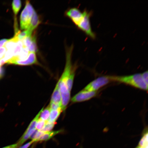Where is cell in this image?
Instances as JSON below:
<instances>
[{
    "label": "cell",
    "instance_id": "obj_9",
    "mask_svg": "<svg viewBox=\"0 0 148 148\" xmlns=\"http://www.w3.org/2000/svg\"><path fill=\"white\" fill-rule=\"evenodd\" d=\"M65 14L77 26L84 16V12H81L78 8H73L66 11Z\"/></svg>",
    "mask_w": 148,
    "mask_h": 148
},
{
    "label": "cell",
    "instance_id": "obj_3",
    "mask_svg": "<svg viewBox=\"0 0 148 148\" xmlns=\"http://www.w3.org/2000/svg\"><path fill=\"white\" fill-rule=\"evenodd\" d=\"M34 10L30 2L26 1L25 7L20 16V26L21 29L26 30L28 28Z\"/></svg>",
    "mask_w": 148,
    "mask_h": 148
},
{
    "label": "cell",
    "instance_id": "obj_2",
    "mask_svg": "<svg viewBox=\"0 0 148 148\" xmlns=\"http://www.w3.org/2000/svg\"><path fill=\"white\" fill-rule=\"evenodd\" d=\"M112 81H115L130 85L142 90H148V85L144 82L141 74L119 76L110 75Z\"/></svg>",
    "mask_w": 148,
    "mask_h": 148
},
{
    "label": "cell",
    "instance_id": "obj_24",
    "mask_svg": "<svg viewBox=\"0 0 148 148\" xmlns=\"http://www.w3.org/2000/svg\"><path fill=\"white\" fill-rule=\"evenodd\" d=\"M8 39H3L0 40V48L3 47L6 42L9 41Z\"/></svg>",
    "mask_w": 148,
    "mask_h": 148
},
{
    "label": "cell",
    "instance_id": "obj_12",
    "mask_svg": "<svg viewBox=\"0 0 148 148\" xmlns=\"http://www.w3.org/2000/svg\"><path fill=\"white\" fill-rule=\"evenodd\" d=\"M40 23V21L39 18L36 11L34 10L31 18L30 25L27 29L32 32L33 31L38 27Z\"/></svg>",
    "mask_w": 148,
    "mask_h": 148
},
{
    "label": "cell",
    "instance_id": "obj_1",
    "mask_svg": "<svg viewBox=\"0 0 148 148\" xmlns=\"http://www.w3.org/2000/svg\"><path fill=\"white\" fill-rule=\"evenodd\" d=\"M73 50L71 48L66 49L65 67L62 76L57 83L62 97V111L66 110L70 99V92L68 89L67 82L73 66L71 61Z\"/></svg>",
    "mask_w": 148,
    "mask_h": 148
},
{
    "label": "cell",
    "instance_id": "obj_16",
    "mask_svg": "<svg viewBox=\"0 0 148 148\" xmlns=\"http://www.w3.org/2000/svg\"><path fill=\"white\" fill-rule=\"evenodd\" d=\"M51 108L49 106H48L44 110H42L40 114L39 118L44 121L47 122L49 119L51 112Z\"/></svg>",
    "mask_w": 148,
    "mask_h": 148
},
{
    "label": "cell",
    "instance_id": "obj_23",
    "mask_svg": "<svg viewBox=\"0 0 148 148\" xmlns=\"http://www.w3.org/2000/svg\"><path fill=\"white\" fill-rule=\"evenodd\" d=\"M34 143V142L33 140H31V141L28 142V143L24 144V145L21 146V147L18 148H29Z\"/></svg>",
    "mask_w": 148,
    "mask_h": 148
},
{
    "label": "cell",
    "instance_id": "obj_5",
    "mask_svg": "<svg viewBox=\"0 0 148 148\" xmlns=\"http://www.w3.org/2000/svg\"><path fill=\"white\" fill-rule=\"evenodd\" d=\"M112 82L110 75L98 77L88 84L83 90L90 92H96L103 87Z\"/></svg>",
    "mask_w": 148,
    "mask_h": 148
},
{
    "label": "cell",
    "instance_id": "obj_15",
    "mask_svg": "<svg viewBox=\"0 0 148 148\" xmlns=\"http://www.w3.org/2000/svg\"><path fill=\"white\" fill-rule=\"evenodd\" d=\"M148 131L147 130L143 134L138 147L136 148H148Z\"/></svg>",
    "mask_w": 148,
    "mask_h": 148
},
{
    "label": "cell",
    "instance_id": "obj_11",
    "mask_svg": "<svg viewBox=\"0 0 148 148\" xmlns=\"http://www.w3.org/2000/svg\"><path fill=\"white\" fill-rule=\"evenodd\" d=\"M62 132V130H60L55 131H51L49 132H44V134L37 140L36 142H39L47 141L57 134Z\"/></svg>",
    "mask_w": 148,
    "mask_h": 148
},
{
    "label": "cell",
    "instance_id": "obj_6",
    "mask_svg": "<svg viewBox=\"0 0 148 148\" xmlns=\"http://www.w3.org/2000/svg\"><path fill=\"white\" fill-rule=\"evenodd\" d=\"M8 64L18 65L20 66H28L33 64H38L36 53L34 52L29 53L26 59L24 60H19L13 56L5 62Z\"/></svg>",
    "mask_w": 148,
    "mask_h": 148
},
{
    "label": "cell",
    "instance_id": "obj_22",
    "mask_svg": "<svg viewBox=\"0 0 148 148\" xmlns=\"http://www.w3.org/2000/svg\"><path fill=\"white\" fill-rule=\"evenodd\" d=\"M19 144L17 143L12 144V145L6 146L1 148H18L20 147Z\"/></svg>",
    "mask_w": 148,
    "mask_h": 148
},
{
    "label": "cell",
    "instance_id": "obj_20",
    "mask_svg": "<svg viewBox=\"0 0 148 148\" xmlns=\"http://www.w3.org/2000/svg\"><path fill=\"white\" fill-rule=\"evenodd\" d=\"M7 49L4 46L0 48V62L4 58Z\"/></svg>",
    "mask_w": 148,
    "mask_h": 148
},
{
    "label": "cell",
    "instance_id": "obj_8",
    "mask_svg": "<svg viewBox=\"0 0 148 148\" xmlns=\"http://www.w3.org/2000/svg\"><path fill=\"white\" fill-rule=\"evenodd\" d=\"M97 94V91L90 92L83 90L74 96L71 101L73 103L86 101L95 97Z\"/></svg>",
    "mask_w": 148,
    "mask_h": 148
},
{
    "label": "cell",
    "instance_id": "obj_13",
    "mask_svg": "<svg viewBox=\"0 0 148 148\" xmlns=\"http://www.w3.org/2000/svg\"><path fill=\"white\" fill-rule=\"evenodd\" d=\"M62 112V108L56 110H51L49 119L47 121L51 123H55Z\"/></svg>",
    "mask_w": 148,
    "mask_h": 148
},
{
    "label": "cell",
    "instance_id": "obj_14",
    "mask_svg": "<svg viewBox=\"0 0 148 148\" xmlns=\"http://www.w3.org/2000/svg\"><path fill=\"white\" fill-rule=\"evenodd\" d=\"M77 69V66H73L72 68L71 73H70L69 78H68L67 86L68 90L70 92H71L72 88H73L74 78L75 75V72Z\"/></svg>",
    "mask_w": 148,
    "mask_h": 148
},
{
    "label": "cell",
    "instance_id": "obj_21",
    "mask_svg": "<svg viewBox=\"0 0 148 148\" xmlns=\"http://www.w3.org/2000/svg\"><path fill=\"white\" fill-rule=\"evenodd\" d=\"M148 71H147L144 72L143 73L141 74L142 78L144 82H145L146 84L148 85Z\"/></svg>",
    "mask_w": 148,
    "mask_h": 148
},
{
    "label": "cell",
    "instance_id": "obj_25",
    "mask_svg": "<svg viewBox=\"0 0 148 148\" xmlns=\"http://www.w3.org/2000/svg\"><path fill=\"white\" fill-rule=\"evenodd\" d=\"M1 62H0V69H1Z\"/></svg>",
    "mask_w": 148,
    "mask_h": 148
},
{
    "label": "cell",
    "instance_id": "obj_10",
    "mask_svg": "<svg viewBox=\"0 0 148 148\" xmlns=\"http://www.w3.org/2000/svg\"><path fill=\"white\" fill-rule=\"evenodd\" d=\"M50 102L60 105L62 107V97L57 83L52 95Z\"/></svg>",
    "mask_w": 148,
    "mask_h": 148
},
{
    "label": "cell",
    "instance_id": "obj_7",
    "mask_svg": "<svg viewBox=\"0 0 148 148\" xmlns=\"http://www.w3.org/2000/svg\"><path fill=\"white\" fill-rule=\"evenodd\" d=\"M44 108H42L40 112L37 114L36 117L34 118L30 124L24 132V134L20 138L18 142L20 147L23 145V144L27 141L30 138L33 133L36 130V125L37 121L39 118L40 113Z\"/></svg>",
    "mask_w": 148,
    "mask_h": 148
},
{
    "label": "cell",
    "instance_id": "obj_4",
    "mask_svg": "<svg viewBox=\"0 0 148 148\" xmlns=\"http://www.w3.org/2000/svg\"><path fill=\"white\" fill-rule=\"evenodd\" d=\"M83 12L84 16L77 27L87 36L92 39H94L96 38V34L92 30L90 22V18L92 14L91 12L86 10Z\"/></svg>",
    "mask_w": 148,
    "mask_h": 148
},
{
    "label": "cell",
    "instance_id": "obj_19",
    "mask_svg": "<svg viewBox=\"0 0 148 148\" xmlns=\"http://www.w3.org/2000/svg\"><path fill=\"white\" fill-rule=\"evenodd\" d=\"M46 122L43 121L39 118L36 123V130L41 131L43 129L44 126L46 124Z\"/></svg>",
    "mask_w": 148,
    "mask_h": 148
},
{
    "label": "cell",
    "instance_id": "obj_17",
    "mask_svg": "<svg viewBox=\"0 0 148 148\" xmlns=\"http://www.w3.org/2000/svg\"><path fill=\"white\" fill-rule=\"evenodd\" d=\"M21 1L20 0H14L13 1L12 3V9L15 16L17 15L21 8Z\"/></svg>",
    "mask_w": 148,
    "mask_h": 148
},
{
    "label": "cell",
    "instance_id": "obj_18",
    "mask_svg": "<svg viewBox=\"0 0 148 148\" xmlns=\"http://www.w3.org/2000/svg\"><path fill=\"white\" fill-rule=\"evenodd\" d=\"M55 123H51L48 121L46 122L45 125L41 131L44 132L51 131L54 127Z\"/></svg>",
    "mask_w": 148,
    "mask_h": 148
}]
</instances>
